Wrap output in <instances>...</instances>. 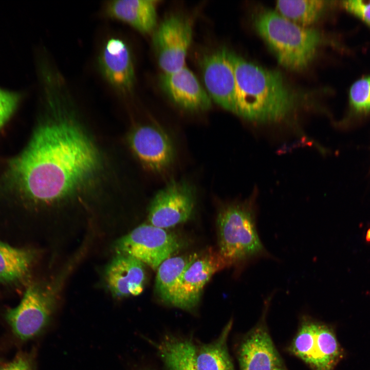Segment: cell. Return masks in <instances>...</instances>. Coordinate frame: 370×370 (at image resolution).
<instances>
[{
  "mask_svg": "<svg viewBox=\"0 0 370 370\" xmlns=\"http://www.w3.org/2000/svg\"><path fill=\"white\" fill-rule=\"evenodd\" d=\"M342 5L348 12L370 26V1H346L342 2Z\"/></svg>",
  "mask_w": 370,
  "mask_h": 370,
  "instance_id": "25",
  "label": "cell"
},
{
  "mask_svg": "<svg viewBox=\"0 0 370 370\" xmlns=\"http://www.w3.org/2000/svg\"><path fill=\"white\" fill-rule=\"evenodd\" d=\"M341 354L332 330L317 322L314 333L308 342L304 362L312 370H334Z\"/></svg>",
  "mask_w": 370,
  "mask_h": 370,
  "instance_id": "17",
  "label": "cell"
},
{
  "mask_svg": "<svg viewBox=\"0 0 370 370\" xmlns=\"http://www.w3.org/2000/svg\"><path fill=\"white\" fill-rule=\"evenodd\" d=\"M200 65L210 98L223 108L234 113L236 81L228 49H220L205 55Z\"/></svg>",
  "mask_w": 370,
  "mask_h": 370,
  "instance_id": "12",
  "label": "cell"
},
{
  "mask_svg": "<svg viewBox=\"0 0 370 370\" xmlns=\"http://www.w3.org/2000/svg\"><path fill=\"white\" fill-rule=\"evenodd\" d=\"M153 0H115L108 2L105 11L110 18L125 23L143 33H149L157 23L156 6Z\"/></svg>",
  "mask_w": 370,
  "mask_h": 370,
  "instance_id": "16",
  "label": "cell"
},
{
  "mask_svg": "<svg viewBox=\"0 0 370 370\" xmlns=\"http://www.w3.org/2000/svg\"><path fill=\"white\" fill-rule=\"evenodd\" d=\"M160 86L176 105L191 111H202L211 105V99L194 74L186 66L176 71L163 73Z\"/></svg>",
  "mask_w": 370,
  "mask_h": 370,
  "instance_id": "14",
  "label": "cell"
},
{
  "mask_svg": "<svg viewBox=\"0 0 370 370\" xmlns=\"http://www.w3.org/2000/svg\"><path fill=\"white\" fill-rule=\"evenodd\" d=\"M133 151L148 170L160 173L174 162L175 152L168 135L155 125H144L136 128L130 137Z\"/></svg>",
  "mask_w": 370,
  "mask_h": 370,
  "instance_id": "11",
  "label": "cell"
},
{
  "mask_svg": "<svg viewBox=\"0 0 370 370\" xmlns=\"http://www.w3.org/2000/svg\"><path fill=\"white\" fill-rule=\"evenodd\" d=\"M20 99V94L0 88V129L15 110Z\"/></svg>",
  "mask_w": 370,
  "mask_h": 370,
  "instance_id": "24",
  "label": "cell"
},
{
  "mask_svg": "<svg viewBox=\"0 0 370 370\" xmlns=\"http://www.w3.org/2000/svg\"><path fill=\"white\" fill-rule=\"evenodd\" d=\"M228 266L218 251L210 249L193 256L180 275L171 305L191 310L198 304L203 290L212 276Z\"/></svg>",
  "mask_w": 370,
  "mask_h": 370,
  "instance_id": "7",
  "label": "cell"
},
{
  "mask_svg": "<svg viewBox=\"0 0 370 370\" xmlns=\"http://www.w3.org/2000/svg\"><path fill=\"white\" fill-rule=\"evenodd\" d=\"M181 243L174 234L151 224H142L118 239L117 253L129 255L154 270L178 251Z\"/></svg>",
  "mask_w": 370,
  "mask_h": 370,
  "instance_id": "5",
  "label": "cell"
},
{
  "mask_svg": "<svg viewBox=\"0 0 370 370\" xmlns=\"http://www.w3.org/2000/svg\"><path fill=\"white\" fill-rule=\"evenodd\" d=\"M195 201L192 185L184 181L172 180L156 193L150 204V224L165 229L184 223L192 215Z\"/></svg>",
  "mask_w": 370,
  "mask_h": 370,
  "instance_id": "8",
  "label": "cell"
},
{
  "mask_svg": "<svg viewBox=\"0 0 370 370\" xmlns=\"http://www.w3.org/2000/svg\"><path fill=\"white\" fill-rule=\"evenodd\" d=\"M0 368H1V367H0Z\"/></svg>",
  "mask_w": 370,
  "mask_h": 370,
  "instance_id": "29",
  "label": "cell"
},
{
  "mask_svg": "<svg viewBox=\"0 0 370 370\" xmlns=\"http://www.w3.org/2000/svg\"><path fill=\"white\" fill-rule=\"evenodd\" d=\"M276 370H286L284 367L277 369Z\"/></svg>",
  "mask_w": 370,
  "mask_h": 370,
  "instance_id": "28",
  "label": "cell"
},
{
  "mask_svg": "<svg viewBox=\"0 0 370 370\" xmlns=\"http://www.w3.org/2000/svg\"><path fill=\"white\" fill-rule=\"evenodd\" d=\"M218 253L228 267L238 269L261 260H275L262 242L254 200L224 206L217 218Z\"/></svg>",
  "mask_w": 370,
  "mask_h": 370,
  "instance_id": "3",
  "label": "cell"
},
{
  "mask_svg": "<svg viewBox=\"0 0 370 370\" xmlns=\"http://www.w3.org/2000/svg\"><path fill=\"white\" fill-rule=\"evenodd\" d=\"M236 81L234 113L256 122L284 119L293 110L297 95L278 71L252 63L228 50Z\"/></svg>",
  "mask_w": 370,
  "mask_h": 370,
  "instance_id": "2",
  "label": "cell"
},
{
  "mask_svg": "<svg viewBox=\"0 0 370 370\" xmlns=\"http://www.w3.org/2000/svg\"><path fill=\"white\" fill-rule=\"evenodd\" d=\"M365 240L367 242H370V228L366 231Z\"/></svg>",
  "mask_w": 370,
  "mask_h": 370,
  "instance_id": "27",
  "label": "cell"
},
{
  "mask_svg": "<svg viewBox=\"0 0 370 370\" xmlns=\"http://www.w3.org/2000/svg\"><path fill=\"white\" fill-rule=\"evenodd\" d=\"M52 116L34 132L24 151L9 163L7 186L32 201L51 203L73 194L98 171L100 156L94 143L64 107L65 85L45 87Z\"/></svg>",
  "mask_w": 370,
  "mask_h": 370,
  "instance_id": "1",
  "label": "cell"
},
{
  "mask_svg": "<svg viewBox=\"0 0 370 370\" xmlns=\"http://www.w3.org/2000/svg\"><path fill=\"white\" fill-rule=\"evenodd\" d=\"M193 255L171 256L164 261L157 268L155 292L165 303L171 305L177 282Z\"/></svg>",
  "mask_w": 370,
  "mask_h": 370,
  "instance_id": "20",
  "label": "cell"
},
{
  "mask_svg": "<svg viewBox=\"0 0 370 370\" xmlns=\"http://www.w3.org/2000/svg\"><path fill=\"white\" fill-rule=\"evenodd\" d=\"M349 114L342 125L350 129L364 117L370 115V76L356 81L351 86L349 94Z\"/></svg>",
  "mask_w": 370,
  "mask_h": 370,
  "instance_id": "23",
  "label": "cell"
},
{
  "mask_svg": "<svg viewBox=\"0 0 370 370\" xmlns=\"http://www.w3.org/2000/svg\"><path fill=\"white\" fill-rule=\"evenodd\" d=\"M58 286L57 283L45 289L29 286L20 303L8 311V321L21 339L34 337L47 324L55 307Z\"/></svg>",
  "mask_w": 370,
  "mask_h": 370,
  "instance_id": "6",
  "label": "cell"
},
{
  "mask_svg": "<svg viewBox=\"0 0 370 370\" xmlns=\"http://www.w3.org/2000/svg\"><path fill=\"white\" fill-rule=\"evenodd\" d=\"M99 70L106 82L121 94L131 91L135 71L129 47L122 40L112 38L105 42L98 58Z\"/></svg>",
  "mask_w": 370,
  "mask_h": 370,
  "instance_id": "13",
  "label": "cell"
},
{
  "mask_svg": "<svg viewBox=\"0 0 370 370\" xmlns=\"http://www.w3.org/2000/svg\"><path fill=\"white\" fill-rule=\"evenodd\" d=\"M144 265L127 254L117 253L104 271L106 287L113 296H136L143 290L146 281Z\"/></svg>",
  "mask_w": 370,
  "mask_h": 370,
  "instance_id": "15",
  "label": "cell"
},
{
  "mask_svg": "<svg viewBox=\"0 0 370 370\" xmlns=\"http://www.w3.org/2000/svg\"><path fill=\"white\" fill-rule=\"evenodd\" d=\"M156 347L167 370H197L196 347L190 340L166 335Z\"/></svg>",
  "mask_w": 370,
  "mask_h": 370,
  "instance_id": "18",
  "label": "cell"
},
{
  "mask_svg": "<svg viewBox=\"0 0 370 370\" xmlns=\"http://www.w3.org/2000/svg\"><path fill=\"white\" fill-rule=\"evenodd\" d=\"M32 259L30 252L0 242V281L12 282L24 278Z\"/></svg>",
  "mask_w": 370,
  "mask_h": 370,
  "instance_id": "21",
  "label": "cell"
},
{
  "mask_svg": "<svg viewBox=\"0 0 370 370\" xmlns=\"http://www.w3.org/2000/svg\"><path fill=\"white\" fill-rule=\"evenodd\" d=\"M254 25L278 61L290 69L300 70L308 66L321 42L317 30L300 26L273 10L258 14Z\"/></svg>",
  "mask_w": 370,
  "mask_h": 370,
  "instance_id": "4",
  "label": "cell"
},
{
  "mask_svg": "<svg viewBox=\"0 0 370 370\" xmlns=\"http://www.w3.org/2000/svg\"><path fill=\"white\" fill-rule=\"evenodd\" d=\"M326 2L321 0L278 1V13L290 21L303 27L315 22L321 16Z\"/></svg>",
  "mask_w": 370,
  "mask_h": 370,
  "instance_id": "22",
  "label": "cell"
},
{
  "mask_svg": "<svg viewBox=\"0 0 370 370\" xmlns=\"http://www.w3.org/2000/svg\"><path fill=\"white\" fill-rule=\"evenodd\" d=\"M192 38L190 21L178 14L167 17L156 29L153 46L163 73L173 72L185 66Z\"/></svg>",
  "mask_w": 370,
  "mask_h": 370,
  "instance_id": "9",
  "label": "cell"
},
{
  "mask_svg": "<svg viewBox=\"0 0 370 370\" xmlns=\"http://www.w3.org/2000/svg\"><path fill=\"white\" fill-rule=\"evenodd\" d=\"M232 324L230 320L214 341L196 347L197 370H234L227 344Z\"/></svg>",
  "mask_w": 370,
  "mask_h": 370,
  "instance_id": "19",
  "label": "cell"
},
{
  "mask_svg": "<svg viewBox=\"0 0 370 370\" xmlns=\"http://www.w3.org/2000/svg\"><path fill=\"white\" fill-rule=\"evenodd\" d=\"M273 294L267 297L260 321L243 340L238 353L240 370H276L283 368L282 359L265 321Z\"/></svg>",
  "mask_w": 370,
  "mask_h": 370,
  "instance_id": "10",
  "label": "cell"
},
{
  "mask_svg": "<svg viewBox=\"0 0 370 370\" xmlns=\"http://www.w3.org/2000/svg\"><path fill=\"white\" fill-rule=\"evenodd\" d=\"M0 370H32L29 362L24 358L15 359L7 365L1 367Z\"/></svg>",
  "mask_w": 370,
  "mask_h": 370,
  "instance_id": "26",
  "label": "cell"
}]
</instances>
